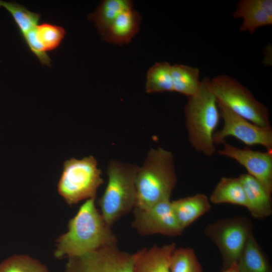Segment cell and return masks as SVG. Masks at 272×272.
I'll use <instances>...</instances> for the list:
<instances>
[{
	"mask_svg": "<svg viewBox=\"0 0 272 272\" xmlns=\"http://www.w3.org/2000/svg\"><path fill=\"white\" fill-rule=\"evenodd\" d=\"M233 16L243 19L240 31L252 34L257 28L272 24V1H240Z\"/></svg>",
	"mask_w": 272,
	"mask_h": 272,
	"instance_id": "12",
	"label": "cell"
},
{
	"mask_svg": "<svg viewBox=\"0 0 272 272\" xmlns=\"http://www.w3.org/2000/svg\"><path fill=\"white\" fill-rule=\"evenodd\" d=\"M1 7L5 8L12 15L21 36L35 28L40 20V14L30 11L16 2L0 0Z\"/></svg>",
	"mask_w": 272,
	"mask_h": 272,
	"instance_id": "22",
	"label": "cell"
},
{
	"mask_svg": "<svg viewBox=\"0 0 272 272\" xmlns=\"http://www.w3.org/2000/svg\"><path fill=\"white\" fill-rule=\"evenodd\" d=\"M65 34L63 27L48 23L38 24L36 27V38L46 52L57 48Z\"/></svg>",
	"mask_w": 272,
	"mask_h": 272,
	"instance_id": "25",
	"label": "cell"
},
{
	"mask_svg": "<svg viewBox=\"0 0 272 272\" xmlns=\"http://www.w3.org/2000/svg\"><path fill=\"white\" fill-rule=\"evenodd\" d=\"M141 19L140 14L133 8L127 10L116 18L102 38L112 44H127L137 34Z\"/></svg>",
	"mask_w": 272,
	"mask_h": 272,
	"instance_id": "16",
	"label": "cell"
},
{
	"mask_svg": "<svg viewBox=\"0 0 272 272\" xmlns=\"http://www.w3.org/2000/svg\"><path fill=\"white\" fill-rule=\"evenodd\" d=\"M101 175V170L93 156L70 159L64 163L58 192L70 205L95 198L98 188L103 183Z\"/></svg>",
	"mask_w": 272,
	"mask_h": 272,
	"instance_id": "5",
	"label": "cell"
},
{
	"mask_svg": "<svg viewBox=\"0 0 272 272\" xmlns=\"http://www.w3.org/2000/svg\"><path fill=\"white\" fill-rule=\"evenodd\" d=\"M176 244L155 245L133 254V272H170V262Z\"/></svg>",
	"mask_w": 272,
	"mask_h": 272,
	"instance_id": "14",
	"label": "cell"
},
{
	"mask_svg": "<svg viewBox=\"0 0 272 272\" xmlns=\"http://www.w3.org/2000/svg\"><path fill=\"white\" fill-rule=\"evenodd\" d=\"M0 272H49L46 266L26 255H15L0 263Z\"/></svg>",
	"mask_w": 272,
	"mask_h": 272,
	"instance_id": "24",
	"label": "cell"
},
{
	"mask_svg": "<svg viewBox=\"0 0 272 272\" xmlns=\"http://www.w3.org/2000/svg\"><path fill=\"white\" fill-rule=\"evenodd\" d=\"M171 205L183 230L211 209L209 198L201 193L171 201Z\"/></svg>",
	"mask_w": 272,
	"mask_h": 272,
	"instance_id": "15",
	"label": "cell"
},
{
	"mask_svg": "<svg viewBox=\"0 0 272 272\" xmlns=\"http://www.w3.org/2000/svg\"><path fill=\"white\" fill-rule=\"evenodd\" d=\"M145 89L148 93L174 92L171 65L164 61L152 66L147 72Z\"/></svg>",
	"mask_w": 272,
	"mask_h": 272,
	"instance_id": "21",
	"label": "cell"
},
{
	"mask_svg": "<svg viewBox=\"0 0 272 272\" xmlns=\"http://www.w3.org/2000/svg\"><path fill=\"white\" fill-rule=\"evenodd\" d=\"M174 92L189 97L199 88V70L195 67L182 64L171 65Z\"/></svg>",
	"mask_w": 272,
	"mask_h": 272,
	"instance_id": "20",
	"label": "cell"
},
{
	"mask_svg": "<svg viewBox=\"0 0 272 272\" xmlns=\"http://www.w3.org/2000/svg\"><path fill=\"white\" fill-rule=\"evenodd\" d=\"M211 88L217 100L235 113L258 126L271 127L267 108L235 79L217 76L211 80Z\"/></svg>",
	"mask_w": 272,
	"mask_h": 272,
	"instance_id": "6",
	"label": "cell"
},
{
	"mask_svg": "<svg viewBox=\"0 0 272 272\" xmlns=\"http://www.w3.org/2000/svg\"><path fill=\"white\" fill-rule=\"evenodd\" d=\"M184 115L188 140L192 148L206 156H213L216 152L213 136L221 116L209 78H203L197 92L188 97Z\"/></svg>",
	"mask_w": 272,
	"mask_h": 272,
	"instance_id": "2",
	"label": "cell"
},
{
	"mask_svg": "<svg viewBox=\"0 0 272 272\" xmlns=\"http://www.w3.org/2000/svg\"><path fill=\"white\" fill-rule=\"evenodd\" d=\"M236 264L239 272H271L269 262L253 233Z\"/></svg>",
	"mask_w": 272,
	"mask_h": 272,
	"instance_id": "18",
	"label": "cell"
},
{
	"mask_svg": "<svg viewBox=\"0 0 272 272\" xmlns=\"http://www.w3.org/2000/svg\"><path fill=\"white\" fill-rule=\"evenodd\" d=\"M138 168L116 160L108 165L107 183L98 205L103 218L110 227L135 207Z\"/></svg>",
	"mask_w": 272,
	"mask_h": 272,
	"instance_id": "4",
	"label": "cell"
},
{
	"mask_svg": "<svg viewBox=\"0 0 272 272\" xmlns=\"http://www.w3.org/2000/svg\"><path fill=\"white\" fill-rule=\"evenodd\" d=\"M218 152L243 166L248 174L258 180L271 193L272 151L261 152L247 147L240 149L224 143L223 148Z\"/></svg>",
	"mask_w": 272,
	"mask_h": 272,
	"instance_id": "11",
	"label": "cell"
},
{
	"mask_svg": "<svg viewBox=\"0 0 272 272\" xmlns=\"http://www.w3.org/2000/svg\"><path fill=\"white\" fill-rule=\"evenodd\" d=\"M170 272H203L193 248L180 247L173 251L170 262Z\"/></svg>",
	"mask_w": 272,
	"mask_h": 272,
	"instance_id": "23",
	"label": "cell"
},
{
	"mask_svg": "<svg viewBox=\"0 0 272 272\" xmlns=\"http://www.w3.org/2000/svg\"><path fill=\"white\" fill-rule=\"evenodd\" d=\"M36 27L27 32L22 37L30 50L37 57L41 63L50 66L51 65V59L36 38Z\"/></svg>",
	"mask_w": 272,
	"mask_h": 272,
	"instance_id": "26",
	"label": "cell"
},
{
	"mask_svg": "<svg viewBox=\"0 0 272 272\" xmlns=\"http://www.w3.org/2000/svg\"><path fill=\"white\" fill-rule=\"evenodd\" d=\"M131 8L132 3L129 0H104L88 18L93 21L102 36L121 14Z\"/></svg>",
	"mask_w": 272,
	"mask_h": 272,
	"instance_id": "17",
	"label": "cell"
},
{
	"mask_svg": "<svg viewBox=\"0 0 272 272\" xmlns=\"http://www.w3.org/2000/svg\"><path fill=\"white\" fill-rule=\"evenodd\" d=\"M253 224L247 217L221 219L212 223L204 229L205 234L218 248L223 270L236 263L249 235Z\"/></svg>",
	"mask_w": 272,
	"mask_h": 272,
	"instance_id": "7",
	"label": "cell"
},
{
	"mask_svg": "<svg viewBox=\"0 0 272 272\" xmlns=\"http://www.w3.org/2000/svg\"><path fill=\"white\" fill-rule=\"evenodd\" d=\"M209 198L210 202L214 204L246 206L244 190L239 177H222Z\"/></svg>",
	"mask_w": 272,
	"mask_h": 272,
	"instance_id": "19",
	"label": "cell"
},
{
	"mask_svg": "<svg viewBox=\"0 0 272 272\" xmlns=\"http://www.w3.org/2000/svg\"><path fill=\"white\" fill-rule=\"evenodd\" d=\"M222 272H239L236 266V264L234 263L228 268L223 270Z\"/></svg>",
	"mask_w": 272,
	"mask_h": 272,
	"instance_id": "27",
	"label": "cell"
},
{
	"mask_svg": "<svg viewBox=\"0 0 272 272\" xmlns=\"http://www.w3.org/2000/svg\"><path fill=\"white\" fill-rule=\"evenodd\" d=\"M95 198L87 199L57 241L56 257L78 256L102 247L117 245V239L96 208Z\"/></svg>",
	"mask_w": 272,
	"mask_h": 272,
	"instance_id": "1",
	"label": "cell"
},
{
	"mask_svg": "<svg viewBox=\"0 0 272 272\" xmlns=\"http://www.w3.org/2000/svg\"><path fill=\"white\" fill-rule=\"evenodd\" d=\"M133 256L117 245L70 257L65 272H133Z\"/></svg>",
	"mask_w": 272,
	"mask_h": 272,
	"instance_id": "9",
	"label": "cell"
},
{
	"mask_svg": "<svg viewBox=\"0 0 272 272\" xmlns=\"http://www.w3.org/2000/svg\"><path fill=\"white\" fill-rule=\"evenodd\" d=\"M221 118L224 121L222 129L213 136L214 144H224L229 137H233L248 146L261 145L272 151V129L255 124L233 112L217 101Z\"/></svg>",
	"mask_w": 272,
	"mask_h": 272,
	"instance_id": "8",
	"label": "cell"
},
{
	"mask_svg": "<svg viewBox=\"0 0 272 272\" xmlns=\"http://www.w3.org/2000/svg\"><path fill=\"white\" fill-rule=\"evenodd\" d=\"M132 226L142 236L160 234L175 237L183 231L174 213L170 198L145 209L134 208Z\"/></svg>",
	"mask_w": 272,
	"mask_h": 272,
	"instance_id": "10",
	"label": "cell"
},
{
	"mask_svg": "<svg viewBox=\"0 0 272 272\" xmlns=\"http://www.w3.org/2000/svg\"><path fill=\"white\" fill-rule=\"evenodd\" d=\"M135 208L145 209L170 198L177 183L172 153L163 148H152L136 175Z\"/></svg>",
	"mask_w": 272,
	"mask_h": 272,
	"instance_id": "3",
	"label": "cell"
},
{
	"mask_svg": "<svg viewBox=\"0 0 272 272\" xmlns=\"http://www.w3.org/2000/svg\"><path fill=\"white\" fill-rule=\"evenodd\" d=\"M246 197V207L254 218L261 219L272 214L271 194L256 178L243 173L238 177Z\"/></svg>",
	"mask_w": 272,
	"mask_h": 272,
	"instance_id": "13",
	"label": "cell"
}]
</instances>
